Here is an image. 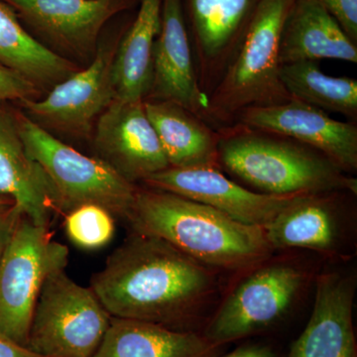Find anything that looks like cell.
Instances as JSON below:
<instances>
[{
    "mask_svg": "<svg viewBox=\"0 0 357 357\" xmlns=\"http://www.w3.org/2000/svg\"><path fill=\"white\" fill-rule=\"evenodd\" d=\"M65 229L70 241L79 248H100L114 236V215L98 204H83L66 213Z\"/></svg>",
    "mask_w": 357,
    "mask_h": 357,
    "instance_id": "d4e9b609",
    "label": "cell"
},
{
    "mask_svg": "<svg viewBox=\"0 0 357 357\" xmlns=\"http://www.w3.org/2000/svg\"><path fill=\"white\" fill-rule=\"evenodd\" d=\"M23 215L15 204L0 210V260Z\"/></svg>",
    "mask_w": 357,
    "mask_h": 357,
    "instance_id": "f1b7e54d",
    "label": "cell"
},
{
    "mask_svg": "<svg viewBox=\"0 0 357 357\" xmlns=\"http://www.w3.org/2000/svg\"><path fill=\"white\" fill-rule=\"evenodd\" d=\"M13 204H14L13 199L0 195V210H3V208H7V206H13Z\"/></svg>",
    "mask_w": 357,
    "mask_h": 357,
    "instance_id": "4dcf8cb0",
    "label": "cell"
},
{
    "mask_svg": "<svg viewBox=\"0 0 357 357\" xmlns=\"http://www.w3.org/2000/svg\"><path fill=\"white\" fill-rule=\"evenodd\" d=\"M161 9L162 0H139L137 15L116 47L112 62L115 98L134 102L147 98Z\"/></svg>",
    "mask_w": 357,
    "mask_h": 357,
    "instance_id": "7402d4cb",
    "label": "cell"
},
{
    "mask_svg": "<svg viewBox=\"0 0 357 357\" xmlns=\"http://www.w3.org/2000/svg\"><path fill=\"white\" fill-rule=\"evenodd\" d=\"M115 51L116 45H102L86 69L56 84L44 100L22 102L26 116L46 130L89 133L96 117L116 98L112 79Z\"/></svg>",
    "mask_w": 357,
    "mask_h": 357,
    "instance_id": "30bf717a",
    "label": "cell"
},
{
    "mask_svg": "<svg viewBox=\"0 0 357 357\" xmlns=\"http://www.w3.org/2000/svg\"><path fill=\"white\" fill-rule=\"evenodd\" d=\"M116 318L203 333L206 300L215 289L208 267L158 237L133 232L93 275L91 286Z\"/></svg>",
    "mask_w": 357,
    "mask_h": 357,
    "instance_id": "6da1fadb",
    "label": "cell"
},
{
    "mask_svg": "<svg viewBox=\"0 0 357 357\" xmlns=\"http://www.w3.org/2000/svg\"><path fill=\"white\" fill-rule=\"evenodd\" d=\"M152 83L144 100L177 103L213 126L208 96L201 88L182 0H162L153 49Z\"/></svg>",
    "mask_w": 357,
    "mask_h": 357,
    "instance_id": "5bb4252c",
    "label": "cell"
},
{
    "mask_svg": "<svg viewBox=\"0 0 357 357\" xmlns=\"http://www.w3.org/2000/svg\"><path fill=\"white\" fill-rule=\"evenodd\" d=\"M0 195L13 199L25 217L50 229L58 197L43 168L26 152L17 112L0 105Z\"/></svg>",
    "mask_w": 357,
    "mask_h": 357,
    "instance_id": "e0dca14e",
    "label": "cell"
},
{
    "mask_svg": "<svg viewBox=\"0 0 357 357\" xmlns=\"http://www.w3.org/2000/svg\"><path fill=\"white\" fill-rule=\"evenodd\" d=\"M287 354V352H286ZM280 349L269 340H244L234 351L220 354L217 357H286Z\"/></svg>",
    "mask_w": 357,
    "mask_h": 357,
    "instance_id": "83f0119b",
    "label": "cell"
},
{
    "mask_svg": "<svg viewBox=\"0 0 357 357\" xmlns=\"http://www.w3.org/2000/svg\"><path fill=\"white\" fill-rule=\"evenodd\" d=\"M352 275L330 272L317 279L311 316L286 357H357Z\"/></svg>",
    "mask_w": 357,
    "mask_h": 357,
    "instance_id": "2e32d148",
    "label": "cell"
},
{
    "mask_svg": "<svg viewBox=\"0 0 357 357\" xmlns=\"http://www.w3.org/2000/svg\"><path fill=\"white\" fill-rule=\"evenodd\" d=\"M333 192L296 196L263 229L272 249L303 248L328 255L337 251L342 227Z\"/></svg>",
    "mask_w": 357,
    "mask_h": 357,
    "instance_id": "44dd1931",
    "label": "cell"
},
{
    "mask_svg": "<svg viewBox=\"0 0 357 357\" xmlns=\"http://www.w3.org/2000/svg\"><path fill=\"white\" fill-rule=\"evenodd\" d=\"M50 49L95 57L103 26L135 0H1ZM42 44V43H41Z\"/></svg>",
    "mask_w": 357,
    "mask_h": 357,
    "instance_id": "9c48e42d",
    "label": "cell"
},
{
    "mask_svg": "<svg viewBox=\"0 0 357 357\" xmlns=\"http://www.w3.org/2000/svg\"><path fill=\"white\" fill-rule=\"evenodd\" d=\"M257 266L208 319L203 335L213 344L266 337L283 328L290 318L306 283V271L289 262Z\"/></svg>",
    "mask_w": 357,
    "mask_h": 357,
    "instance_id": "52a82bcc",
    "label": "cell"
},
{
    "mask_svg": "<svg viewBox=\"0 0 357 357\" xmlns=\"http://www.w3.org/2000/svg\"><path fill=\"white\" fill-rule=\"evenodd\" d=\"M357 45V0H318Z\"/></svg>",
    "mask_w": 357,
    "mask_h": 357,
    "instance_id": "4316f807",
    "label": "cell"
},
{
    "mask_svg": "<svg viewBox=\"0 0 357 357\" xmlns=\"http://www.w3.org/2000/svg\"><path fill=\"white\" fill-rule=\"evenodd\" d=\"M39 89L24 77L0 64V102L32 100Z\"/></svg>",
    "mask_w": 357,
    "mask_h": 357,
    "instance_id": "484cf974",
    "label": "cell"
},
{
    "mask_svg": "<svg viewBox=\"0 0 357 357\" xmlns=\"http://www.w3.org/2000/svg\"><path fill=\"white\" fill-rule=\"evenodd\" d=\"M0 64L15 70L38 89H52L77 72L70 61L35 39L15 11L1 0Z\"/></svg>",
    "mask_w": 357,
    "mask_h": 357,
    "instance_id": "603a6c76",
    "label": "cell"
},
{
    "mask_svg": "<svg viewBox=\"0 0 357 357\" xmlns=\"http://www.w3.org/2000/svg\"><path fill=\"white\" fill-rule=\"evenodd\" d=\"M68 260L69 249L52 239L50 229L20 218L0 260V333L27 347L44 282Z\"/></svg>",
    "mask_w": 357,
    "mask_h": 357,
    "instance_id": "ba28073f",
    "label": "cell"
},
{
    "mask_svg": "<svg viewBox=\"0 0 357 357\" xmlns=\"http://www.w3.org/2000/svg\"><path fill=\"white\" fill-rule=\"evenodd\" d=\"M143 183L147 187L206 204L237 222L262 229L296 197L250 191L225 177L218 169L211 168H168Z\"/></svg>",
    "mask_w": 357,
    "mask_h": 357,
    "instance_id": "9a60e30c",
    "label": "cell"
},
{
    "mask_svg": "<svg viewBox=\"0 0 357 357\" xmlns=\"http://www.w3.org/2000/svg\"><path fill=\"white\" fill-rule=\"evenodd\" d=\"M277 134L316 150L344 172L357 169V128L335 121L324 110L292 98L239 112L234 123ZM231 126V124H230Z\"/></svg>",
    "mask_w": 357,
    "mask_h": 357,
    "instance_id": "8fae6325",
    "label": "cell"
},
{
    "mask_svg": "<svg viewBox=\"0 0 357 357\" xmlns=\"http://www.w3.org/2000/svg\"><path fill=\"white\" fill-rule=\"evenodd\" d=\"M112 318L93 289L57 270L40 291L27 347L45 357H93Z\"/></svg>",
    "mask_w": 357,
    "mask_h": 357,
    "instance_id": "8992f818",
    "label": "cell"
},
{
    "mask_svg": "<svg viewBox=\"0 0 357 357\" xmlns=\"http://www.w3.org/2000/svg\"><path fill=\"white\" fill-rule=\"evenodd\" d=\"M17 121L26 152L48 176L57 194L60 213L66 215L77 206L93 204L126 220L137 185L124 180L102 160L65 144L24 114L17 112Z\"/></svg>",
    "mask_w": 357,
    "mask_h": 357,
    "instance_id": "5b68a950",
    "label": "cell"
},
{
    "mask_svg": "<svg viewBox=\"0 0 357 357\" xmlns=\"http://www.w3.org/2000/svg\"><path fill=\"white\" fill-rule=\"evenodd\" d=\"M93 143L98 158L131 184L169 168L144 100L114 98L98 116Z\"/></svg>",
    "mask_w": 357,
    "mask_h": 357,
    "instance_id": "7c38bea8",
    "label": "cell"
},
{
    "mask_svg": "<svg viewBox=\"0 0 357 357\" xmlns=\"http://www.w3.org/2000/svg\"><path fill=\"white\" fill-rule=\"evenodd\" d=\"M280 77L292 98L357 121V81L325 74L317 61L281 66Z\"/></svg>",
    "mask_w": 357,
    "mask_h": 357,
    "instance_id": "cb8c5ba5",
    "label": "cell"
},
{
    "mask_svg": "<svg viewBox=\"0 0 357 357\" xmlns=\"http://www.w3.org/2000/svg\"><path fill=\"white\" fill-rule=\"evenodd\" d=\"M144 107L169 168L222 169L218 129L177 103L144 100Z\"/></svg>",
    "mask_w": 357,
    "mask_h": 357,
    "instance_id": "d6986e66",
    "label": "cell"
},
{
    "mask_svg": "<svg viewBox=\"0 0 357 357\" xmlns=\"http://www.w3.org/2000/svg\"><path fill=\"white\" fill-rule=\"evenodd\" d=\"M0 357H45L0 333Z\"/></svg>",
    "mask_w": 357,
    "mask_h": 357,
    "instance_id": "f546056e",
    "label": "cell"
},
{
    "mask_svg": "<svg viewBox=\"0 0 357 357\" xmlns=\"http://www.w3.org/2000/svg\"><path fill=\"white\" fill-rule=\"evenodd\" d=\"M227 345L213 344L203 333L112 317L109 331L93 357H217Z\"/></svg>",
    "mask_w": 357,
    "mask_h": 357,
    "instance_id": "ffe728a7",
    "label": "cell"
},
{
    "mask_svg": "<svg viewBox=\"0 0 357 357\" xmlns=\"http://www.w3.org/2000/svg\"><path fill=\"white\" fill-rule=\"evenodd\" d=\"M261 0H182L197 74L206 95L222 79Z\"/></svg>",
    "mask_w": 357,
    "mask_h": 357,
    "instance_id": "4fadbf2b",
    "label": "cell"
},
{
    "mask_svg": "<svg viewBox=\"0 0 357 357\" xmlns=\"http://www.w3.org/2000/svg\"><path fill=\"white\" fill-rule=\"evenodd\" d=\"M323 59L357 63V45L318 0H294L280 40L281 65Z\"/></svg>",
    "mask_w": 357,
    "mask_h": 357,
    "instance_id": "ac0fdd59",
    "label": "cell"
},
{
    "mask_svg": "<svg viewBox=\"0 0 357 357\" xmlns=\"http://www.w3.org/2000/svg\"><path fill=\"white\" fill-rule=\"evenodd\" d=\"M218 131L220 167L262 194L299 196L347 191L356 195V178L297 141L241 124Z\"/></svg>",
    "mask_w": 357,
    "mask_h": 357,
    "instance_id": "3957f363",
    "label": "cell"
},
{
    "mask_svg": "<svg viewBox=\"0 0 357 357\" xmlns=\"http://www.w3.org/2000/svg\"><path fill=\"white\" fill-rule=\"evenodd\" d=\"M134 232L158 237L206 267L237 270L265 262L272 249L264 229L206 204L146 188L126 218Z\"/></svg>",
    "mask_w": 357,
    "mask_h": 357,
    "instance_id": "7a4b0ae2",
    "label": "cell"
},
{
    "mask_svg": "<svg viewBox=\"0 0 357 357\" xmlns=\"http://www.w3.org/2000/svg\"><path fill=\"white\" fill-rule=\"evenodd\" d=\"M294 0H261L222 79L208 95L213 128L243 110L292 100L280 77L282 28Z\"/></svg>",
    "mask_w": 357,
    "mask_h": 357,
    "instance_id": "277c9868",
    "label": "cell"
}]
</instances>
